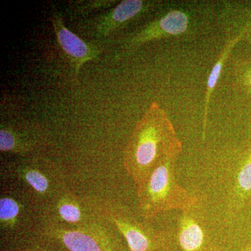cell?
<instances>
[{
    "mask_svg": "<svg viewBox=\"0 0 251 251\" xmlns=\"http://www.w3.org/2000/svg\"><path fill=\"white\" fill-rule=\"evenodd\" d=\"M246 150L176 167L180 184L198 201L229 251L239 241L251 206V140Z\"/></svg>",
    "mask_w": 251,
    "mask_h": 251,
    "instance_id": "1",
    "label": "cell"
},
{
    "mask_svg": "<svg viewBox=\"0 0 251 251\" xmlns=\"http://www.w3.org/2000/svg\"><path fill=\"white\" fill-rule=\"evenodd\" d=\"M181 150L171 122L153 105L135 127L126 148L124 167L138 186L164 157L179 155Z\"/></svg>",
    "mask_w": 251,
    "mask_h": 251,
    "instance_id": "2",
    "label": "cell"
},
{
    "mask_svg": "<svg viewBox=\"0 0 251 251\" xmlns=\"http://www.w3.org/2000/svg\"><path fill=\"white\" fill-rule=\"evenodd\" d=\"M178 156L164 157L137 186L138 211L143 219L153 221L170 211L181 210L198 202L177 179Z\"/></svg>",
    "mask_w": 251,
    "mask_h": 251,
    "instance_id": "3",
    "label": "cell"
},
{
    "mask_svg": "<svg viewBox=\"0 0 251 251\" xmlns=\"http://www.w3.org/2000/svg\"><path fill=\"white\" fill-rule=\"evenodd\" d=\"M156 219L166 239V251H229L198 202Z\"/></svg>",
    "mask_w": 251,
    "mask_h": 251,
    "instance_id": "4",
    "label": "cell"
},
{
    "mask_svg": "<svg viewBox=\"0 0 251 251\" xmlns=\"http://www.w3.org/2000/svg\"><path fill=\"white\" fill-rule=\"evenodd\" d=\"M42 234L69 251H129L100 210L97 217L80 227L44 224Z\"/></svg>",
    "mask_w": 251,
    "mask_h": 251,
    "instance_id": "5",
    "label": "cell"
},
{
    "mask_svg": "<svg viewBox=\"0 0 251 251\" xmlns=\"http://www.w3.org/2000/svg\"><path fill=\"white\" fill-rule=\"evenodd\" d=\"M99 206L102 215L125 239L129 251H166L164 234L151 221L121 204Z\"/></svg>",
    "mask_w": 251,
    "mask_h": 251,
    "instance_id": "6",
    "label": "cell"
},
{
    "mask_svg": "<svg viewBox=\"0 0 251 251\" xmlns=\"http://www.w3.org/2000/svg\"><path fill=\"white\" fill-rule=\"evenodd\" d=\"M11 172L36 199L44 202V206L67 190L62 172L50 162L23 161L15 166Z\"/></svg>",
    "mask_w": 251,
    "mask_h": 251,
    "instance_id": "7",
    "label": "cell"
},
{
    "mask_svg": "<svg viewBox=\"0 0 251 251\" xmlns=\"http://www.w3.org/2000/svg\"><path fill=\"white\" fill-rule=\"evenodd\" d=\"M100 214L99 205L65 190L44 205V224L77 227Z\"/></svg>",
    "mask_w": 251,
    "mask_h": 251,
    "instance_id": "8",
    "label": "cell"
},
{
    "mask_svg": "<svg viewBox=\"0 0 251 251\" xmlns=\"http://www.w3.org/2000/svg\"><path fill=\"white\" fill-rule=\"evenodd\" d=\"M52 27L59 47L70 59L77 77L81 68L86 62L97 59L101 51L97 46L86 42L76 34L68 29L58 12L52 15Z\"/></svg>",
    "mask_w": 251,
    "mask_h": 251,
    "instance_id": "9",
    "label": "cell"
},
{
    "mask_svg": "<svg viewBox=\"0 0 251 251\" xmlns=\"http://www.w3.org/2000/svg\"><path fill=\"white\" fill-rule=\"evenodd\" d=\"M188 24L187 16L182 11H171L161 19L122 39L120 47L125 50H131L153 39L182 34L187 29Z\"/></svg>",
    "mask_w": 251,
    "mask_h": 251,
    "instance_id": "10",
    "label": "cell"
},
{
    "mask_svg": "<svg viewBox=\"0 0 251 251\" xmlns=\"http://www.w3.org/2000/svg\"><path fill=\"white\" fill-rule=\"evenodd\" d=\"M150 4L141 0H125L114 9L100 15L93 22V31L99 39L108 37L133 18L148 11Z\"/></svg>",
    "mask_w": 251,
    "mask_h": 251,
    "instance_id": "11",
    "label": "cell"
},
{
    "mask_svg": "<svg viewBox=\"0 0 251 251\" xmlns=\"http://www.w3.org/2000/svg\"><path fill=\"white\" fill-rule=\"evenodd\" d=\"M39 141L34 133L25 132L11 126L0 129V150L4 152L26 155L38 146Z\"/></svg>",
    "mask_w": 251,
    "mask_h": 251,
    "instance_id": "12",
    "label": "cell"
},
{
    "mask_svg": "<svg viewBox=\"0 0 251 251\" xmlns=\"http://www.w3.org/2000/svg\"><path fill=\"white\" fill-rule=\"evenodd\" d=\"M247 27H244L242 32H241L235 39L231 41L230 42L227 44V47L224 49L221 57H220L219 61L216 63L214 67L213 68L210 75H209V80H208L207 82V91H206L205 106H204V126H205L206 124V114H207L208 105H209V100H210L211 93H212L213 90H214V87H215L216 83H217L218 80H219L220 74H221V70H222V67L223 66H224L225 60L227 58V55H228L229 52H230L231 50L232 49L234 45H235L237 42H239L244 36H245L246 34H247Z\"/></svg>",
    "mask_w": 251,
    "mask_h": 251,
    "instance_id": "13",
    "label": "cell"
},
{
    "mask_svg": "<svg viewBox=\"0 0 251 251\" xmlns=\"http://www.w3.org/2000/svg\"><path fill=\"white\" fill-rule=\"evenodd\" d=\"M21 207L20 203L14 198L3 197L0 199V223L1 227L13 229L20 219Z\"/></svg>",
    "mask_w": 251,
    "mask_h": 251,
    "instance_id": "14",
    "label": "cell"
},
{
    "mask_svg": "<svg viewBox=\"0 0 251 251\" xmlns=\"http://www.w3.org/2000/svg\"><path fill=\"white\" fill-rule=\"evenodd\" d=\"M114 4V1H92L91 3L84 4L82 9L93 10L101 9V8H108Z\"/></svg>",
    "mask_w": 251,
    "mask_h": 251,
    "instance_id": "15",
    "label": "cell"
},
{
    "mask_svg": "<svg viewBox=\"0 0 251 251\" xmlns=\"http://www.w3.org/2000/svg\"><path fill=\"white\" fill-rule=\"evenodd\" d=\"M26 251H55L53 249H47V248H36V249H30Z\"/></svg>",
    "mask_w": 251,
    "mask_h": 251,
    "instance_id": "16",
    "label": "cell"
},
{
    "mask_svg": "<svg viewBox=\"0 0 251 251\" xmlns=\"http://www.w3.org/2000/svg\"><path fill=\"white\" fill-rule=\"evenodd\" d=\"M247 27V32L250 33L251 36V16L250 21H249V23H248Z\"/></svg>",
    "mask_w": 251,
    "mask_h": 251,
    "instance_id": "17",
    "label": "cell"
},
{
    "mask_svg": "<svg viewBox=\"0 0 251 251\" xmlns=\"http://www.w3.org/2000/svg\"><path fill=\"white\" fill-rule=\"evenodd\" d=\"M242 251H251V243L247 247L244 248Z\"/></svg>",
    "mask_w": 251,
    "mask_h": 251,
    "instance_id": "18",
    "label": "cell"
}]
</instances>
